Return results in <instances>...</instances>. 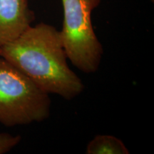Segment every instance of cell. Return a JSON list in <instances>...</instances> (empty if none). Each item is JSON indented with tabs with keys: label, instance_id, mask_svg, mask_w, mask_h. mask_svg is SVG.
Wrapping results in <instances>:
<instances>
[{
	"label": "cell",
	"instance_id": "cell-1",
	"mask_svg": "<svg viewBox=\"0 0 154 154\" xmlns=\"http://www.w3.org/2000/svg\"><path fill=\"white\" fill-rule=\"evenodd\" d=\"M0 56L48 94L72 100L85 88L69 68L60 32L52 25H31L14 40L1 46Z\"/></svg>",
	"mask_w": 154,
	"mask_h": 154
},
{
	"label": "cell",
	"instance_id": "cell-4",
	"mask_svg": "<svg viewBox=\"0 0 154 154\" xmlns=\"http://www.w3.org/2000/svg\"><path fill=\"white\" fill-rule=\"evenodd\" d=\"M34 20L28 0H0V46L20 36Z\"/></svg>",
	"mask_w": 154,
	"mask_h": 154
},
{
	"label": "cell",
	"instance_id": "cell-7",
	"mask_svg": "<svg viewBox=\"0 0 154 154\" xmlns=\"http://www.w3.org/2000/svg\"><path fill=\"white\" fill-rule=\"evenodd\" d=\"M0 47H1V46H0Z\"/></svg>",
	"mask_w": 154,
	"mask_h": 154
},
{
	"label": "cell",
	"instance_id": "cell-6",
	"mask_svg": "<svg viewBox=\"0 0 154 154\" xmlns=\"http://www.w3.org/2000/svg\"><path fill=\"white\" fill-rule=\"evenodd\" d=\"M22 140L19 135H11L8 133H0V154L7 153L14 148Z\"/></svg>",
	"mask_w": 154,
	"mask_h": 154
},
{
	"label": "cell",
	"instance_id": "cell-2",
	"mask_svg": "<svg viewBox=\"0 0 154 154\" xmlns=\"http://www.w3.org/2000/svg\"><path fill=\"white\" fill-rule=\"evenodd\" d=\"M50 112L49 94L0 56V124L15 126L42 122Z\"/></svg>",
	"mask_w": 154,
	"mask_h": 154
},
{
	"label": "cell",
	"instance_id": "cell-3",
	"mask_svg": "<svg viewBox=\"0 0 154 154\" xmlns=\"http://www.w3.org/2000/svg\"><path fill=\"white\" fill-rule=\"evenodd\" d=\"M61 40L66 56L81 72L93 74L101 64L103 49L91 22V13L101 0H61Z\"/></svg>",
	"mask_w": 154,
	"mask_h": 154
},
{
	"label": "cell",
	"instance_id": "cell-5",
	"mask_svg": "<svg viewBox=\"0 0 154 154\" xmlns=\"http://www.w3.org/2000/svg\"><path fill=\"white\" fill-rule=\"evenodd\" d=\"M87 154H128L129 151L124 142L112 135H96L88 142Z\"/></svg>",
	"mask_w": 154,
	"mask_h": 154
}]
</instances>
